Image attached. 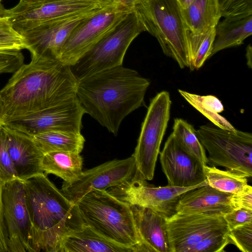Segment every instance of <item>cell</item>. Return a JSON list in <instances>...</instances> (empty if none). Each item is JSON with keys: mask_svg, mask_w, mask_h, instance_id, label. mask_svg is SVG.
Segmentation results:
<instances>
[{"mask_svg": "<svg viewBox=\"0 0 252 252\" xmlns=\"http://www.w3.org/2000/svg\"><path fill=\"white\" fill-rule=\"evenodd\" d=\"M25 49L22 36L13 28L6 17L0 18V51Z\"/></svg>", "mask_w": 252, "mask_h": 252, "instance_id": "30", "label": "cell"}, {"mask_svg": "<svg viewBox=\"0 0 252 252\" xmlns=\"http://www.w3.org/2000/svg\"><path fill=\"white\" fill-rule=\"evenodd\" d=\"M85 111L75 97L24 118L6 123L31 135L48 130L81 132Z\"/></svg>", "mask_w": 252, "mask_h": 252, "instance_id": "15", "label": "cell"}, {"mask_svg": "<svg viewBox=\"0 0 252 252\" xmlns=\"http://www.w3.org/2000/svg\"><path fill=\"white\" fill-rule=\"evenodd\" d=\"M44 154L52 151H69L81 153L85 139L81 132L63 130H48L32 135Z\"/></svg>", "mask_w": 252, "mask_h": 252, "instance_id": "25", "label": "cell"}, {"mask_svg": "<svg viewBox=\"0 0 252 252\" xmlns=\"http://www.w3.org/2000/svg\"><path fill=\"white\" fill-rule=\"evenodd\" d=\"M159 154L161 166L167 179L168 186L191 187L206 180L204 166L181 148L172 133Z\"/></svg>", "mask_w": 252, "mask_h": 252, "instance_id": "17", "label": "cell"}, {"mask_svg": "<svg viewBox=\"0 0 252 252\" xmlns=\"http://www.w3.org/2000/svg\"><path fill=\"white\" fill-rule=\"evenodd\" d=\"M2 130L18 178L24 181L44 173L41 167L44 154L32 136L6 125Z\"/></svg>", "mask_w": 252, "mask_h": 252, "instance_id": "18", "label": "cell"}, {"mask_svg": "<svg viewBox=\"0 0 252 252\" xmlns=\"http://www.w3.org/2000/svg\"><path fill=\"white\" fill-rule=\"evenodd\" d=\"M71 0H87L95 1L105 4H114L111 0H20V1L26 3H40L52 1H71Z\"/></svg>", "mask_w": 252, "mask_h": 252, "instance_id": "39", "label": "cell"}, {"mask_svg": "<svg viewBox=\"0 0 252 252\" xmlns=\"http://www.w3.org/2000/svg\"><path fill=\"white\" fill-rule=\"evenodd\" d=\"M204 174L208 184L217 190L225 193L237 194L249 185L246 177L230 170H222L215 166L205 165Z\"/></svg>", "mask_w": 252, "mask_h": 252, "instance_id": "29", "label": "cell"}, {"mask_svg": "<svg viewBox=\"0 0 252 252\" xmlns=\"http://www.w3.org/2000/svg\"><path fill=\"white\" fill-rule=\"evenodd\" d=\"M76 204L86 225L116 243L145 252L129 204L106 190L90 192Z\"/></svg>", "mask_w": 252, "mask_h": 252, "instance_id": "4", "label": "cell"}, {"mask_svg": "<svg viewBox=\"0 0 252 252\" xmlns=\"http://www.w3.org/2000/svg\"><path fill=\"white\" fill-rule=\"evenodd\" d=\"M136 173L133 157L108 161L83 171L74 181L63 182L62 191L71 202L76 203L87 193L106 190L133 178Z\"/></svg>", "mask_w": 252, "mask_h": 252, "instance_id": "13", "label": "cell"}, {"mask_svg": "<svg viewBox=\"0 0 252 252\" xmlns=\"http://www.w3.org/2000/svg\"><path fill=\"white\" fill-rule=\"evenodd\" d=\"M5 105L3 99L0 93V130L5 125Z\"/></svg>", "mask_w": 252, "mask_h": 252, "instance_id": "40", "label": "cell"}, {"mask_svg": "<svg viewBox=\"0 0 252 252\" xmlns=\"http://www.w3.org/2000/svg\"><path fill=\"white\" fill-rule=\"evenodd\" d=\"M83 158L80 153L69 151H52L44 154L42 169L46 175H55L64 182H71L82 173Z\"/></svg>", "mask_w": 252, "mask_h": 252, "instance_id": "23", "label": "cell"}, {"mask_svg": "<svg viewBox=\"0 0 252 252\" xmlns=\"http://www.w3.org/2000/svg\"><path fill=\"white\" fill-rule=\"evenodd\" d=\"M77 82L70 66L59 60L31 56L0 91L5 124L75 97Z\"/></svg>", "mask_w": 252, "mask_h": 252, "instance_id": "1", "label": "cell"}, {"mask_svg": "<svg viewBox=\"0 0 252 252\" xmlns=\"http://www.w3.org/2000/svg\"><path fill=\"white\" fill-rule=\"evenodd\" d=\"M6 9L4 8L1 2H0V18L5 17Z\"/></svg>", "mask_w": 252, "mask_h": 252, "instance_id": "43", "label": "cell"}, {"mask_svg": "<svg viewBox=\"0 0 252 252\" xmlns=\"http://www.w3.org/2000/svg\"><path fill=\"white\" fill-rule=\"evenodd\" d=\"M171 101L166 91L151 100L142 123L136 146L132 155L136 175L142 180L153 179L160 147L170 119Z\"/></svg>", "mask_w": 252, "mask_h": 252, "instance_id": "8", "label": "cell"}, {"mask_svg": "<svg viewBox=\"0 0 252 252\" xmlns=\"http://www.w3.org/2000/svg\"><path fill=\"white\" fill-rule=\"evenodd\" d=\"M58 252H136L133 248L116 243L85 225L62 240Z\"/></svg>", "mask_w": 252, "mask_h": 252, "instance_id": "21", "label": "cell"}, {"mask_svg": "<svg viewBox=\"0 0 252 252\" xmlns=\"http://www.w3.org/2000/svg\"><path fill=\"white\" fill-rule=\"evenodd\" d=\"M229 230L252 222V210L245 208L235 209L223 215Z\"/></svg>", "mask_w": 252, "mask_h": 252, "instance_id": "35", "label": "cell"}, {"mask_svg": "<svg viewBox=\"0 0 252 252\" xmlns=\"http://www.w3.org/2000/svg\"><path fill=\"white\" fill-rule=\"evenodd\" d=\"M1 204L9 252H33L24 181L17 178L4 183Z\"/></svg>", "mask_w": 252, "mask_h": 252, "instance_id": "11", "label": "cell"}, {"mask_svg": "<svg viewBox=\"0 0 252 252\" xmlns=\"http://www.w3.org/2000/svg\"><path fill=\"white\" fill-rule=\"evenodd\" d=\"M166 230L170 252H184L209 235L229 230L222 215L179 213L166 219Z\"/></svg>", "mask_w": 252, "mask_h": 252, "instance_id": "14", "label": "cell"}, {"mask_svg": "<svg viewBox=\"0 0 252 252\" xmlns=\"http://www.w3.org/2000/svg\"><path fill=\"white\" fill-rule=\"evenodd\" d=\"M112 2L123 9L129 12L134 10L139 0H111Z\"/></svg>", "mask_w": 252, "mask_h": 252, "instance_id": "38", "label": "cell"}, {"mask_svg": "<svg viewBox=\"0 0 252 252\" xmlns=\"http://www.w3.org/2000/svg\"><path fill=\"white\" fill-rule=\"evenodd\" d=\"M110 5L87 0L40 3L19 1L13 7L6 9L5 17L19 33L42 23L98 11Z\"/></svg>", "mask_w": 252, "mask_h": 252, "instance_id": "12", "label": "cell"}, {"mask_svg": "<svg viewBox=\"0 0 252 252\" xmlns=\"http://www.w3.org/2000/svg\"><path fill=\"white\" fill-rule=\"evenodd\" d=\"M233 202L236 209L245 208L252 210V188L248 187L242 192L233 194Z\"/></svg>", "mask_w": 252, "mask_h": 252, "instance_id": "36", "label": "cell"}, {"mask_svg": "<svg viewBox=\"0 0 252 252\" xmlns=\"http://www.w3.org/2000/svg\"><path fill=\"white\" fill-rule=\"evenodd\" d=\"M216 37V27L201 32H194L187 28L186 42L189 67L198 70L211 57Z\"/></svg>", "mask_w": 252, "mask_h": 252, "instance_id": "26", "label": "cell"}, {"mask_svg": "<svg viewBox=\"0 0 252 252\" xmlns=\"http://www.w3.org/2000/svg\"><path fill=\"white\" fill-rule=\"evenodd\" d=\"M233 194L216 189L208 184L182 194L176 207L182 214L210 213L224 215L236 209Z\"/></svg>", "mask_w": 252, "mask_h": 252, "instance_id": "19", "label": "cell"}, {"mask_svg": "<svg viewBox=\"0 0 252 252\" xmlns=\"http://www.w3.org/2000/svg\"><path fill=\"white\" fill-rule=\"evenodd\" d=\"M134 11L145 31L155 36L163 53L180 67H189L186 26L177 0H139Z\"/></svg>", "mask_w": 252, "mask_h": 252, "instance_id": "5", "label": "cell"}, {"mask_svg": "<svg viewBox=\"0 0 252 252\" xmlns=\"http://www.w3.org/2000/svg\"><path fill=\"white\" fill-rule=\"evenodd\" d=\"M33 252H58L67 235L85 225L78 206L44 173L24 181Z\"/></svg>", "mask_w": 252, "mask_h": 252, "instance_id": "3", "label": "cell"}, {"mask_svg": "<svg viewBox=\"0 0 252 252\" xmlns=\"http://www.w3.org/2000/svg\"><path fill=\"white\" fill-rule=\"evenodd\" d=\"M0 2H1V0H0Z\"/></svg>", "mask_w": 252, "mask_h": 252, "instance_id": "44", "label": "cell"}, {"mask_svg": "<svg viewBox=\"0 0 252 252\" xmlns=\"http://www.w3.org/2000/svg\"><path fill=\"white\" fill-rule=\"evenodd\" d=\"M150 84L122 65L78 80L76 95L86 113L117 136L124 119L143 105Z\"/></svg>", "mask_w": 252, "mask_h": 252, "instance_id": "2", "label": "cell"}, {"mask_svg": "<svg viewBox=\"0 0 252 252\" xmlns=\"http://www.w3.org/2000/svg\"><path fill=\"white\" fill-rule=\"evenodd\" d=\"M229 231L217 232L209 235L193 246L187 248L184 252H224L226 246L230 244Z\"/></svg>", "mask_w": 252, "mask_h": 252, "instance_id": "31", "label": "cell"}, {"mask_svg": "<svg viewBox=\"0 0 252 252\" xmlns=\"http://www.w3.org/2000/svg\"><path fill=\"white\" fill-rule=\"evenodd\" d=\"M221 17L252 14V0H219Z\"/></svg>", "mask_w": 252, "mask_h": 252, "instance_id": "34", "label": "cell"}, {"mask_svg": "<svg viewBox=\"0 0 252 252\" xmlns=\"http://www.w3.org/2000/svg\"><path fill=\"white\" fill-rule=\"evenodd\" d=\"M128 12L113 4L87 18L72 31L58 60L69 66L74 64Z\"/></svg>", "mask_w": 252, "mask_h": 252, "instance_id": "9", "label": "cell"}, {"mask_svg": "<svg viewBox=\"0 0 252 252\" xmlns=\"http://www.w3.org/2000/svg\"><path fill=\"white\" fill-rule=\"evenodd\" d=\"M144 31L134 10L129 12L93 47L70 66L77 81L122 65L130 44Z\"/></svg>", "mask_w": 252, "mask_h": 252, "instance_id": "6", "label": "cell"}, {"mask_svg": "<svg viewBox=\"0 0 252 252\" xmlns=\"http://www.w3.org/2000/svg\"><path fill=\"white\" fill-rule=\"evenodd\" d=\"M207 184L206 180L191 187H154L135 175L130 180L109 188L108 191L131 206L149 208L167 219L176 213V205L182 194Z\"/></svg>", "mask_w": 252, "mask_h": 252, "instance_id": "10", "label": "cell"}, {"mask_svg": "<svg viewBox=\"0 0 252 252\" xmlns=\"http://www.w3.org/2000/svg\"><path fill=\"white\" fill-rule=\"evenodd\" d=\"M182 13L187 28L194 32L216 27L221 17L219 0H193Z\"/></svg>", "mask_w": 252, "mask_h": 252, "instance_id": "24", "label": "cell"}, {"mask_svg": "<svg viewBox=\"0 0 252 252\" xmlns=\"http://www.w3.org/2000/svg\"><path fill=\"white\" fill-rule=\"evenodd\" d=\"M3 184L0 178V252H9L2 214L1 196Z\"/></svg>", "mask_w": 252, "mask_h": 252, "instance_id": "37", "label": "cell"}, {"mask_svg": "<svg viewBox=\"0 0 252 252\" xmlns=\"http://www.w3.org/2000/svg\"><path fill=\"white\" fill-rule=\"evenodd\" d=\"M252 33V14L224 18L216 26L211 56L219 51L240 45Z\"/></svg>", "mask_w": 252, "mask_h": 252, "instance_id": "22", "label": "cell"}, {"mask_svg": "<svg viewBox=\"0 0 252 252\" xmlns=\"http://www.w3.org/2000/svg\"><path fill=\"white\" fill-rule=\"evenodd\" d=\"M193 0H177L182 8L188 7Z\"/></svg>", "mask_w": 252, "mask_h": 252, "instance_id": "42", "label": "cell"}, {"mask_svg": "<svg viewBox=\"0 0 252 252\" xmlns=\"http://www.w3.org/2000/svg\"><path fill=\"white\" fill-rule=\"evenodd\" d=\"M246 57L247 61L248 66L251 68H252V47L251 44H249L246 48Z\"/></svg>", "mask_w": 252, "mask_h": 252, "instance_id": "41", "label": "cell"}, {"mask_svg": "<svg viewBox=\"0 0 252 252\" xmlns=\"http://www.w3.org/2000/svg\"><path fill=\"white\" fill-rule=\"evenodd\" d=\"M230 244L243 252H252V222L242 225L229 231Z\"/></svg>", "mask_w": 252, "mask_h": 252, "instance_id": "32", "label": "cell"}, {"mask_svg": "<svg viewBox=\"0 0 252 252\" xmlns=\"http://www.w3.org/2000/svg\"><path fill=\"white\" fill-rule=\"evenodd\" d=\"M178 92L189 104L216 126L226 130L236 129L228 120L219 114L224 110V107L220 100L215 96L200 95L182 90H178Z\"/></svg>", "mask_w": 252, "mask_h": 252, "instance_id": "27", "label": "cell"}, {"mask_svg": "<svg viewBox=\"0 0 252 252\" xmlns=\"http://www.w3.org/2000/svg\"><path fill=\"white\" fill-rule=\"evenodd\" d=\"M98 11L42 23L21 31L19 33L24 38L25 49L31 56L58 59L64 42L74 29Z\"/></svg>", "mask_w": 252, "mask_h": 252, "instance_id": "16", "label": "cell"}, {"mask_svg": "<svg viewBox=\"0 0 252 252\" xmlns=\"http://www.w3.org/2000/svg\"><path fill=\"white\" fill-rule=\"evenodd\" d=\"M0 178L4 183L18 178L2 128L0 130Z\"/></svg>", "mask_w": 252, "mask_h": 252, "instance_id": "33", "label": "cell"}, {"mask_svg": "<svg viewBox=\"0 0 252 252\" xmlns=\"http://www.w3.org/2000/svg\"><path fill=\"white\" fill-rule=\"evenodd\" d=\"M209 154L207 164L221 166L243 175L252 176V134L238 129L226 130L207 124L196 130Z\"/></svg>", "mask_w": 252, "mask_h": 252, "instance_id": "7", "label": "cell"}, {"mask_svg": "<svg viewBox=\"0 0 252 252\" xmlns=\"http://www.w3.org/2000/svg\"><path fill=\"white\" fill-rule=\"evenodd\" d=\"M181 148L195 158L204 166L207 165V157L192 125L181 118H175L172 132Z\"/></svg>", "mask_w": 252, "mask_h": 252, "instance_id": "28", "label": "cell"}, {"mask_svg": "<svg viewBox=\"0 0 252 252\" xmlns=\"http://www.w3.org/2000/svg\"><path fill=\"white\" fill-rule=\"evenodd\" d=\"M131 207L145 252H170L166 219L149 208L137 206Z\"/></svg>", "mask_w": 252, "mask_h": 252, "instance_id": "20", "label": "cell"}]
</instances>
